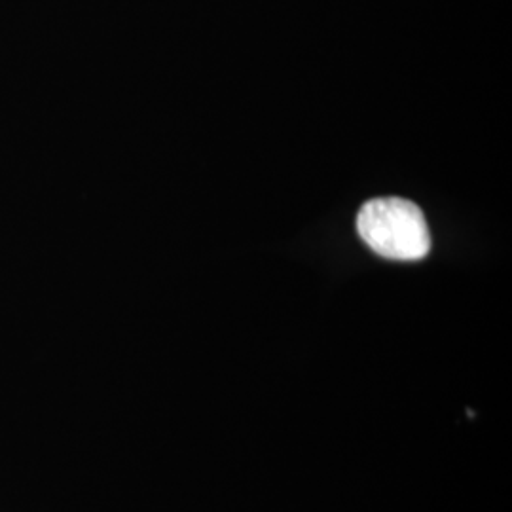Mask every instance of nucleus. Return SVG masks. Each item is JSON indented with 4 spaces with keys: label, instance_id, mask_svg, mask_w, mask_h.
Here are the masks:
<instances>
[{
    "label": "nucleus",
    "instance_id": "obj_1",
    "mask_svg": "<svg viewBox=\"0 0 512 512\" xmlns=\"http://www.w3.org/2000/svg\"><path fill=\"white\" fill-rule=\"evenodd\" d=\"M357 230L374 253L389 260L414 262L431 249L429 228L420 207L403 198L365 203L357 217Z\"/></svg>",
    "mask_w": 512,
    "mask_h": 512
}]
</instances>
